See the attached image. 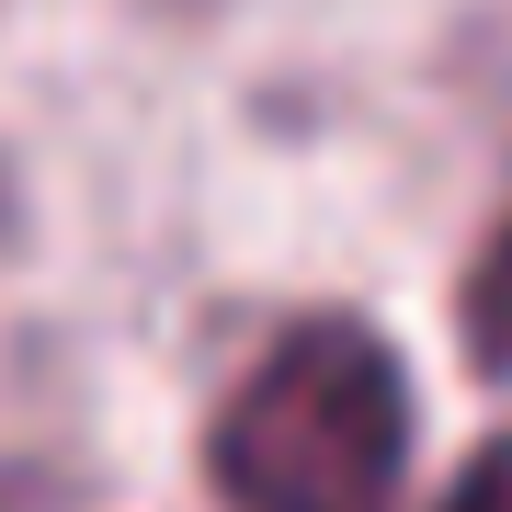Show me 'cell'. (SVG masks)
<instances>
[{"label":"cell","instance_id":"1","mask_svg":"<svg viewBox=\"0 0 512 512\" xmlns=\"http://www.w3.org/2000/svg\"><path fill=\"white\" fill-rule=\"evenodd\" d=\"M205 478L228 512H399L410 478V376L365 319H296L228 387Z\"/></svg>","mask_w":512,"mask_h":512},{"label":"cell","instance_id":"2","mask_svg":"<svg viewBox=\"0 0 512 512\" xmlns=\"http://www.w3.org/2000/svg\"><path fill=\"white\" fill-rule=\"evenodd\" d=\"M467 353L490 376H512V228H490V251H478V274H467Z\"/></svg>","mask_w":512,"mask_h":512},{"label":"cell","instance_id":"3","mask_svg":"<svg viewBox=\"0 0 512 512\" xmlns=\"http://www.w3.org/2000/svg\"><path fill=\"white\" fill-rule=\"evenodd\" d=\"M433 512H512V433H490L478 456L456 467V490H444Z\"/></svg>","mask_w":512,"mask_h":512}]
</instances>
